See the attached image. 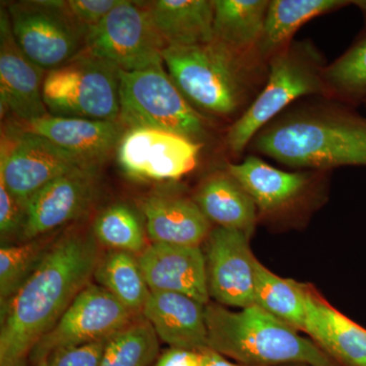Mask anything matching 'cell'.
Instances as JSON below:
<instances>
[{"label":"cell","instance_id":"1","mask_svg":"<svg viewBox=\"0 0 366 366\" xmlns=\"http://www.w3.org/2000/svg\"><path fill=\"white\" fill-rule=\"evenodd\" d=\"M100 257L93 232L57 236L35 272L0 307V366H28L34 347L91 283Z\"/></svg>","mask_w":366,"mask_h":366},{"label":"cell","instance_id":"2","mask_svg":"<svg viewBox=\"0 0 366 366\" xmlns=\"http://www.w3.org/2000/svg\"><path fill=\"white\" fill-rule=\"evenodd\" d=\"M249 146L295 169L366 166V117L337 103L296 106L264 127Z\"/></svg>","mask_w":366,"mask_h":366},{"label":"cell","instance_id":"3","mask_svg":"<svg viewBox=\"0 0 366 366\" xmlns=\"http://www.w3.org/2000/svg\"><path fill=\"white\" fill-rule=\"evenodd\" d=\"M163 60L190 105L217 117H242L268 74V66L257 57L239 54L216 40L169 46L163 51Z\"/></svg>","mask_w":366,"mask_h":366},{"label":"cell","instance_id":"4","mask_svg":"<svg viewBox=\"0 0 366 366\" xmlns=\"http://www.w3.org/2000/svg\"><path fill=\"white\" fill-rule=\"evenodd\" d=\"M209 348L247 366H339L297 330L252 307L232 312L206 305Z\"/></svg>","mask_w":366,"mask_h":366},{"label":"cell","instance_id":"5","mask_svg":"<svg viewBox=\"0 0 366 366\" xmlns=\"http://www.w3.org/2000/svg\"><path fill=\"white\" fill-rule=\"evenodd\" d=\"M326 66L319 50L308 41L292 42L269 60L266 84L228 129V150L240 155L254 137L295 101L308 95H325Z\"/></svg>","mask_w":366,"mask_h":366},{"label":"cell","instance_id":"6","mask_svg":"<svg viewBox=\"0 0 366 366\" xmlns=\"http://www.w3.org/2000/svg\"><path fill=\"white\" fill-rule=\"evenodd\" d=\"M119 122L127 129H159L202 144L209 136L206 118L190 105L163 66L120 69Z\"/></svg>","mask_w":366,"mask_h":366},{"label":"cell","instance_id":"7","mask_svg":"<svg viewBox=\"0 0 366 366\" xmlns=\"http://www.w3.org/2000/svg\"><path fill=\"white\" fill-rule=\"evenodd\" d=\"M43 100L52 117L118 122L120 69L83 50L46 72Z\"/></svg>","mask_w":366,"mask_h":366},{"label":"cell","instance_id":"8","mask_svg":"<svg viewBox=\"0 0 366 366\" xmlns=\"http://www.w3.org/2000/svg\"><path fill=\"white\" fill-rule=\"evenodd\" d=\"M16 43L34 64L51 71L85 49L89 31L64 0H25L6 6Z\"/></svg>","mask_w":366,"mask_h":366},{"label":"cell","instance_id":"9","mask_svg":"<svg viewBox=\"0 0 366 366\" xmlns=\"http://www.w3.org/2000/svg\"><path fill=\"white\" fill-rule=\"evenodd\" d=\"M167 48L152 21L146 2L120 0L97 26L89 30L85 51L124 71L163 66Z\"/></svg>","mask_w":366,"mask_h":366},{"label":"cell","instance_id":"10","mask_svg":"<svg viewBox=\"0 0 366 366\" xmlns=\"http://www.w3.org/2000/svg\"><path fill=\"white\" fill-rule=\"evenodd\" d=\"M88 164L95 163L84 160L44 137L24 131L14 120L2 127L0 180L26 209L30 199L46 184Z\"/></svg>","mask_w":366,"mask_h":366},{"label":"cell","instance_id":"11","mask_svg":"<svg viewBox=\"0 0 366 366\" xmlns=\"http://www.w3.org/2000/svg\"><path fill=\"white\" fill-rule=\"evenodd\" d=\"M137 317L106 289L90 283L34 347L30 363L36 365L45 362L60 349L110 338Z\"/></svg>","mask_w":366,"mask_h":366},{"label":"cell","instance_id":"12","mask_svg":"<svg viewBox=\"0 0 366 366\" xmlns=\"http://www.w3.org/2000/svg\"><path fill=\"white\" fill-rule=\"evenodd\" d=\"M101 167L88 164L46 184L30 199L21 242L52 234L86 215L100 192Z\"/></svg>","mask_w":366,"mask_h":366},{"label":"cell","instance_id":"13","mask_svg":"<svg viewBox=\"0 0 366 366\" xmlns=\"http://www.w3.org/2000/svg\"><path fill=\"white\" fill-rule=\"evenodd\" d=\"M203 147L172 132L136 127L120 139L117 161L136 179L177 182L196 168Z\"/></svg>","mask_w":366,"mask_h":366},{"label":"cell","instance_id":"14","mask_svg":"<svg viewBox=\"0 0 366 366\" xmlns=\"http://www.w3.org/2000/svg\"><path fill=\"white\" fill-rule=\"evenodd\" d=\"M250 236L235 229L215 227L206 239L209 297L224 307L254 305L255 262Z\"/></svg>","mask_w":366,"mask_h":366},{"label":"cell","instance_id":"15","mask_svg":"<svg viewBox=\"0 0 366 366\" xmlns=\"http://www.w3.org/2000/svg\"><path fill=\"white\" fill-rule=\"evenodd\" d=\"M44 69L34 64L16 43L6 6L0 9V110L31 122L49 114L43 100Z\"/></svg>","mask_w":366,"mask_h":366},{"label":"cell","instance_id":"16","mask_svg":"<svg viewBox=\"0 0 366 366\" xmlns=\"http://www.w3.org/2000/svg\"><path fill=\"white\" fill-rule=\"evenodd\" d=\"M137 257L152 292L179 293L203 305L211 301L201 247L150 243Z\"/></svg>","mask_w":366,"mask_h":366},{"label":"cell","instance_id":"17","mask_svg":"<svg viewBox=\"0 0 366 366\" xmlns=\"http://www.w3.org/2000/svg\"><path fill=\"white\" fill-rule=\"evenodd\" d=\"M139 211L151 243L201 247L212 230L194 197L182 192H152L139 201Z\"/></svg>","mask_w":366,"mask_h":366},{"label":"cell","instance_id":"18","mask_svg":"<svg viewBox=\"0 0 366 366\" xmlns=\"http://www.w3.org/2000/svg\"><path fill=\"white\" fill-rule=\"evenodd\" d=\"M24 131L47 139L88 162L103 165L117 151L127 127L122 122L56 117L47 114L31 122H18Z\"/></svg>","mask_w":366,"mask_h":366},{"label":"cell","instance_id":"19","mask_svg":"<svg viewBox=\"0 0 366 366\" xmlns=\"http://www.w3.org/2000/svg\"><path fill=\"white\" fill-rule=\"evenodd\" d=\"M159 340L172 348L203 352L209 348L206 305L189 296L152 292L143 310Z\"/></svg>","mask_w":366,"mask_h":366},{"label":"cell","instance_id":"20","mask_svg":"<svg viewBox=\"0 0 366 366\" xmlns=\"http://www.w3.org/2000/svg\"><path fill=\"white\" fill-rule=\"evenodd\" d=\"M305 333L339 366H366V329L308 287Z\"/></svg>","mask_w":366,"mask_h":366},{"label":"cell","instance_id":"21","mask_svg":"<svg viewBox=\"0 0 366 366\" xmlns=\"http://www.w3.org/2000/svg\"><path fill=\"white\" fill-rule=\"evenodd\" d=\"M226 169L252 197L257 213L273 214L297 202L312 185L310 171L278 169L255 155L240 163L228 164Z\"/></svg>","mask_w":366,"mask_h":366},{"label":"cell","instance_id":"22","mask_svg":"<svg viewBox=\"0 0 366 366\" xmlns=\"http://www.w3.org/2000/svg\"><path fill=\"white\" fill-rule=\"evenodd\" d=\"M209 223L235 229L249 236L254 232L257 209L252 197L228 170L218 171L199 183L194 196Z\"/></svg>","mask_w":366,"mask_h":366},{"label":"cell","instance_id":"23","mask_svg":"<svg viewBox=\"0 0 366 366\" xmlns=\"http://www.w3.org/2000/svg\"><path fill=\"white\" fill-rule=\"evenodd\" d=\"M146 4L167 47L206 44L214 40L213 1L156 0Z\"/></svg>","mask_w":366,"mask_h":366},{"label":"cell","instance_id":"24","mask_svg":"<svg viewBox=\"0 0 366 366\" xmlns=\"http://www.w3.org/2000/svg\"><path fill=\"white\" fill-rule=\"evenodd\" d=\"M346 0H272L267 11L257 59L268 66L269 60L293 42L301 26L322 14L350 6Z\"/></svg>","mask_w":366,"mask_h":366},{"label":"cell","instance_id":"25","mask_svg":"<svg viewBox=\"0 0 366 366\" xmlns=\"http://www.w3.org/2000/svg\"><path fill=\"white\" fill-rule=\"evenodd\" d=\"M214 40L233 51L257 57L268 0H213Z\"/></svg>","mask_w":366,"mask_h":366},{"label":"cell","instance_id":"26","mask_svg":"<svg viewBox=\"0 0 366 366\" xmlns=\"http://www.w3.org/2000/svg\"><path fill=\"white\" fill-rule=\"evenodd\" d=\"M308 284L281 278L257 259L255 262L254 305L277 319L305 332Z\"/></svg>","mask_w":366,"mask_h":366},{"label":"cell","instance_id":"27","mask_svg":"<svg viewBox=\"0 0 366 366\" xmlns=\"http://www.w3.org/2000/svg\"><path fill=\"white\" fill-rule=\"evenodd\" d=\"M93 279L132 314L143 317L151 290L137 255L122 250H108L101 254Z\"/></svg>","mask_w":366,"mask_h":366},{"label":"cell","instance_id":"28","mask_svg":"<svg viewBox=\"0 0 366 366\" xmlns=\"http://www.w3.org/2000/svg\"><path fill=\"white\" fill-rule=\"evenodd\" d=\"M93 234L99 244L134 255L142 254L149 245L141 215L124 203L110 204L98 214L93 224Z\"/></svg>","mask_w":366,"mask_h":366},{"label":"cell","instance_id":"29","mask_svg":"<svg viewBox=\"0 0 366 366\" xmlns=\"http://www.w3.org/2000/svg\"><path fill=\"white\" fill-rule=\"evenodd\" d=\"M159 338L144 317L110 337L100 366H153L158 360Z\"/></svg>","mask_w":366,"mask_h":366},{"label":"cell","instance_id":"30","mask_svg":"<svg viewBox=\"0 0 366 366\" xmlns=\"http://www.w3.org/2000/svg\"><path fill=\"white\" fill-rule=\"evenodd\" d=\"M48 234L0 247V307L4 305L38 268L57 238Z\"/></svg>","mask_w":366,"mask_h":366},{"label":"cell","instance_id":"31","mask_svg":"<svg viewBox=\"0 0 366 366\" xmlns=\"http://www.w3.org/2000/svg\"><path fill=\"white\" fill-rule=\"evenodd\" d=\"M325 96L347 103L366 101V33L324 71Z\"/></svg>","mask_w":366,"mask_h":366},{"label":"cell","instance_id":"32","mask_svg":"<svg viewBox=\"0 0 366 366\" xmlns=\"http://www.w3.org/2000/svg\"><path fill=\"white\" fill-rule=\"evenodd\" d=\"M26 223V208L0 180V236L1 244L21 242Z\"/></svg>","mask_w":366,"mask_h":366},{"label":"cell","instance_id":"33","mask_svg":"<svg viewBox=\"0 0 366 366\" xmlns=\"http://www.w3.org/2000/svg\"><path fill=\"white\" fill-rule=\"evenodd\" d=\"M109 338L60 349L45 361L49 366H100Z\"/></svg>","mask_w":366,"mask_h":366},{"label":"cell","instance_id":"34","mask_svg":"<svg viewBox=\"0 0 366 366\" xmlns=\"http://www.w3.org/2000/svg\"><path fill=\"white\" fill-rule=\"evenodd\" d=\"M119 2L120 0H66L64 6L76 21L89 31L97 26Z\"/></svg>","mask_w":366,"mask_h":366},{"label":"cell","instance_id":"35","mask_svg":"<svg viewBox=\"0 0 366 366\" xmlns=\"http://www.w3.org/2000/svg\"><path fill=\"white\" fill-rule=\"evenodd\" d=\"M153 366H202V353L170 347L159 355Z\"/></svg>","mask_w":366,"mask_h":366},{"label":"cell","instance_id":"36","mask_svg":"<svg viewBox=\"0 0 366 366\" xmlns=\"http://www.w3.org/2000/svg\"><path fill=\"white\" fill-rule=\"evenodd\" d=\"M202 366H247L229 361L225 356L220 353L207 349L202 352Z\"/></svg>","mask_w":366,"mask_h":366},{"label":"cell","instance_id":"37","mask_svg":"<svg viewBox=\"0 0 366 366\" xmlns=\"http://www.w3.org/2000/svg\"><path fill=\"white\" fill-rule=\"evenodd\" d=\"M33 366H49L47 365V363L46 362H43V363H39V365H33Z\"/></svg>","mask_w":366,"mask_h":366},{"label":"cell","instance_id":"38","mask_svg":"<svg viewBox=\"0 0 366 366\" xmlns=\"http://www.w3.org/2000/svg\"><path fill=\"white\" fill-rule=\"evenodd\" d=\"M285 366H308V365H285Z\"/></svg>","mask_w":366,"mask_h":366},{"label":"cell","instance_id":"39","mask_svg":"<svg viewBox=\"0 0 366 366\" xmlns=\"http://www.w3.org/2000/svg\"><path fill=\"white\" fill-rule=\"evenodd\" d=\"M365 102H366V101H365Z\"/></svg>","mask_w":366,"mask_h":366}]
</instances>
